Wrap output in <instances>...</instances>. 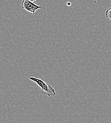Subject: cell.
I'll return each instance as SVG.
<instances>
[{
	"label": "cell",
	"instance_id": "1",
	"mask_svg": "<svg viewBox=\"0 0 111 123\" xmlns=\"http://www.w3.org/2000/svg\"><path fill=\"white\" fill-rule=\"evenodd\" d=\"M29 79L35 82L41 88V92L42 94L47 95L49 97H54L56 95V92L55 89L47 82L40 79L36 77H30Z\"/></svg>",
	"mask_w": 111,
	"mask_h": 123
},
{
	"label": "cell",
	"instance_id": "2",
	"mask_svg": "<svg viewBox=\"0 0 111 123\" xmlns=\"http://www.w3.org/2000/svg\"><path fill=\"white\" fill-rule=\"evenodd\" d=\"M21 5L23 9L33 14H35L37 10L42 8L41 6L37 5L30 0H22Z\"/></svg>",
	"mask_w": 111,
	"mask_h": 123
},
{
	"label": "cell",
	"instance_id": "3",
	"mask_svg": "<svg viewBox=\"0 0 111 123\" xmlns=\"http://www.w3.org/2000/svg\"><path fill=\"white\" fill-rule=\"evenodd\" d=\"M105 16L107 19L111 20V7L108 8L105 12Z\"/></svg>",
	"mask_w": 111,
	"mask_h": 123
},
{
	"label": "cell",
	"instance_id": "4",
	"mask_svg": "<svg viewBox=\"0 0 111 123\" xmlns=\"http://www.w3.org/2000/svg\"><path fill=\"white\" fill-rule=\"evenodd\" d=\"M71 5V3L70 2H68L67 3V6H70Z\"/></svg>",
	"mask_w": 111,
	"mask_h": 123
},
{
	"label": "cell",
	"instance_id": "5",
	"mask_svg": "<svg viewBox=\"0 0 111 123\" xmlns=\"http://www.w3.org/2000/svg\"><path fill=\"white\" fill-rule=\"evenodd\" d=\"M31 1H32V2H34V1H36L37 0H30Z\"/></svg>",
	"mask_w": 111,
	"mask_h": 123
}]
</instances>
